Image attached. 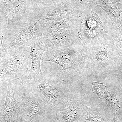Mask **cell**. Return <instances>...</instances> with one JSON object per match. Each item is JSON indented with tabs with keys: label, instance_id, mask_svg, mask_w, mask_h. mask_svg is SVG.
<instances>
[{
	"label": "cell",
	"instance_id": "obj_1",
	"mask_svg": "<svg viewBox=\"0 0 122 122\" xmlns=\"http://www.w3.org/2000/svg\"><path fill=\"white\" fill-rule=\"evenodd\" d=\"M79 20L66 18L60 21L51 20L46 22L41 28L42 38L46 49L60 50L76 46L78 35L73 34L70 26Z\"/></svg>",
	"mask_w": 122,
	"mask_h": 122
},
{
	"label": "cell",
	"instance_id": "obj_2",
	"mask_svg": "<svg viewBox=\"0 0 122 122\" xmlns=\"http://www.w3.org/2000/svg\"><path fill=\"white\" fill-rule=\"evenodd\" d=\"M83 12L73 0H53L45 11L35 18L41 28L49 21H60L66 18L79 20Z\"/></svg>",
	"mask_w": 122,
	"mask_h": 122
},
{
	"label": "cell",
	"instance_id": "obj_3",
	"mask_svg": "<svg viewBox=\"0 0 122 122\" xmlns=\"http://www.w3.org/2000/svg\"><path fill=\"white\" fill-rule=\"evenodd\" d=\"M28 82L32 94L44 102L46 111L60 106L63 102V94L49 76L42 74L38 78Z\"/></svg>",
	"mask_w": 122,
	"mask_h": 122
},
{
	"label": "cell",
	"instance_id": "obj_4",
	"mask_svg": "<svg viewBox=\"0 0 122 122\" xmlns=\"http://www.w3.org/2000/svg\"><path fill=\"white\" fill-rule=\"evenodd\" d=\"M79 26L78 37L83 46L94 44L105 37L102 20L97 13L90 10L82 14Z\"/></svg>",
	"mask_w": 122,
	"mask_h": 122
},
{
	"label": "cell",
	"instance_id": "obj_5",
	"mask_svg": "<svg viewBox=\"0 0 122 122\" xmlns=\"http://www.w3.org/2000/svg\"><path fill=\"white\" fill-rule=\"evenodd\" d=\"M30 55L24 49L12 52V55L0 69V81H12L22 78L28 70Z\"/></svg>",
	"mask_w": 122,
	"mask_h": 122
},
{
	"label": "cell",
	"instance_id": "obj_6",
	"mask_svg": "<svg viewBox=\"0 0 122 122\" xmlns=\"http://www.w3.org/2000/svg\"><path fill=\"white\" fill-rule=\"evenodd\" d=\"M42 37L41 29L35 18L15 25L9 48L12 52L24 46L29 41Z\"/></svg>",
	"mask_w": 122,
	"mask_h": 122
},
{
	"label": "cell",
	"instance_id": "obj_7",
	"mask_svg": "<svg viewBox=\"0 0 122 122\" xmlns=\"http://www.w3.org/2000/svg\"><path fill=\"white\" fill-rule=\"evenodd\" d=\"M74 46L65 49L45 51L42 57V61H50L58 64L63 70H66L73 68L77 61L78 51Z\"/></svg>",
	"mask_w": 122,
	"mask_h": 122
},
{
	"label": "cell",
	"instance_id": "obj_8",
	"mask_svg": "<svg viewBox=\"0 0 122 122\" xmlns=\"http://www.w3.org/2000/svg\"><path fill=\"white\" fill-rule=\"evenodd\" d=\"M26 45L30 46L32 65L28 77V81H33L41 77L42 75L41 68V61L46 49L42 37L32 39L27 42Z\"/></svg>",
	"mask_w": 122,
	"mask_h": 122
},
{
	"label": "cell",
	"instance_id": "obj_9",
	"mask_svg": "<svg viewBox=\"0 0 122 122\" xmlns=\"http://www.w3.org/2000/svg\"><path fill=\"white\" fill-rule=\"evenodd\" d=\"M46 111L44 102L32 94L21 102L18 120L21 122H30L39 115Z\"/></svg>",
	"mask_w": 122,
	"mask_h": 122
},
{
	"label": "cell",
	"instance_id": "obj_10",
	"mask_svg": "<svg viewBox=\"0 0 122 122\" xmlns=\"http://www.w3.org/2000/svg\"><path fill=\"white\" fill-rule=\"evenodd\" d=\"M21 102H17L14 97L12 83L8 85L6 100L0 111V120L2 122H14L18 120Z\"/></svg>",
	"mask_w": 122,
	"mask_h": 122
},
{
	"label": "cell",
	"instance_id": "obj_11",
	"mask_svg": "<svg viewBox=\"0 0 122 122\" xmlns=\"http://www.w3.org/2000/svg\"><path fill=\"white\" fill-rule=\"evenodd\" d=\"M93 4L107 13L114 23H122V0H93Z\"/></svg>",
	"mask_w": 122,
	"mask_h": 122
},
{
	"label": "cell",
	"instance_id": "obj_12",
	"mask_svg": "<svg viewBox=\"0 0 122 122\" xmlns=\"http://www.w3.org/2000/svg\"><path fill=\"white\" fill-rule=\"evenodd\" d=\"M58 112L59 119L62 122H74L78 117L79 109L74 103L71 102H63Z\"/></svg>",
	"mask_w": 122,
	"mask_h": 122
},
{
	"label": "cell",
	"instance_id": "obj_13",
	"mask_svg": "<svg viewBox=\"0 0 122 122\" xmlns=\"http://www.w3.org/2000/svg\"><path fill=\"white\" fill-rule=\"evenodd\" d=\"M92 92L97 95L100 99L105 100L110 95L107 90V86L102 83L93 81L92 82Z\"/></svg>",
	"mask_w": 122,
	"mask_h": 122
},
{
	"label": "cell",
	"instance_id": "obj_14",
	"mask_svg": "<svg viewBox=\"0 0 122 122\" xmlns=\"http://www.w3.org/2000/svg\"><path fill=\"white\" fill-rule=\"evenodd\" d=\"M107 106L115 113L120 108V105L117 99L114 95L110 94L105 100Z\"/></svg>",
	"mask_w": 122,
	"mask_h": 122
},
{
	"label": "cell",
	"instance_id": "obj_15",
	"mask_svg": "<svg viewBox=\"0 0 122 122\" xmlns=\"http://www.w3.org/2000/svg\"><path fill=\"white\" fill-rule=\"evenodd\" d=\"M110 120L92 112L87 113L85 122H107Z\"/></svg>",
	"mask_w": 122,
	"mask_h": 122
},
{
	"label": "cell",
	"instance_id": "obj_16",
	"mask_svg": "<svg viewBox=\"0 0 122 122\" xmlns=\"http://www.w3.org/2000/svg\"><path fill=\"white\" fill-rule=\"evenodd\" d=\"M82 12L90 10L93 4V0H73Z\"/></svg>",
	"mask_w": 122,
	"mask_h": 122
},
{
	"label": "cell",
	"instance_id": "obj_17",
	"mask_svg": "<svg viewBox=\"0 0 122 122\" xmlns=\"http://www.w3.org/2000/svg\"><path fill=\"white\" fill-rule=\"evenodd\" d=\"M107 122H117V121H116V120H115V118H114L113 119V120H109V121H108Z\"/></svg>",
	"mask_w": 122,
	"mask_h": 122
},
{
	"label": "cell",
	"instance_id": "obj_18",
	"mask_svg": "<svg viewBox=\"0 0 122 122\" xmlns=\"http://www.w3.org/2000/svg\"><path fill=\"white\" fill-rule=\"evenodd\" d=\"M120 67H121V70H122V60L121 62V63H120Z\"/></svg>",
	"mask_w": 122,
	"mask_h": 122
},
{
	"label": "cell",
	"instance_id": "obj_19",
	"mask_svg": "<svg viewBox=\"0 0 122 122\" xmlns=\"http://www.w3.org/2000/svg\"><path fill=\"white\" fill-rule=\"evenodd\" d=\"M16 122H20V121H19V120H17V121H16Z\"/></svg>",
	"mask_w": 122,
	"mask_h": 122
}]
</instances>
